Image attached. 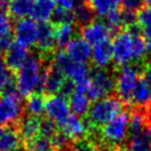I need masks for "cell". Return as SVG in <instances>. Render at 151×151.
I'll list each match as a JSON object with an SVG mask.
<instances>
[{
  "mask_svg": "<svg viewBox=\"0 0 151 151\" xmlns=\"http://www.w3.org/2000/svg\"><path fill=\"white\" fill-rule=\"evenodd\" d=\"M56 4L57 8H61V9L70 10L73 11L77 6H79L82 2L81 0H53Z\"/></svg>",
  "mask_w": 151,
  "mask_h": 151,
  "instance_id": "38",
  "label": "cell"
},
{
  "mask_svg": "<svg viewBox=\"0 0 151 151\" xmlns=\"http://www.w3.org/2000/svg\"><path fill=\"white\" fill-rule=\"evenodd\" d=\"M142 38L146 43L147 51L149 55H151V24L146 28H142Z\"/></svg>",
  "mask_w": 151,
  "mask_h": 151,
  "instance_id": "39",
  "label": "cell"
},
{
  "mask_svg": "<svg viewBox=\"0 0 151 151\" xmlns=\"http://www.w3.org/2000/svg\"><path fill=\"white\" fill-rule=\"evenodd\" d=\"M131 104L137 106L138 108H145L151 104V87L147 85L145 81L140 78L134 92L132 94Z\"/></svg>",
  "mask_w": 151,
  "mask_h": 151,
  "instance_id": "25",
  "label": "cell"
},
{
  "mask_svg": "<svg viewBox=\"0 0 151 151\" xmlns=\"http://www.w3.org/2000/svg\"><path fill=\"white\" fill-rule=\"evenodd\" d=\"M36 0H8L7 11L14 18L21 20L32 17Z\"/></svg>",
  "mask_w": 151,
  "mask_h": 151,
  "instance_id": "18",
  "label": "cell"
},
{
  "mask_svg": "<svg viewBox=\"0 0 151 151\" xmlns=\"http://www.w3.org/2000/svg\"><path fill=\"white\" fill-rule=\"evenodd\" d=\"M29 56L30 53L28 52V49L14 41L10 43L9 47L6 49L4 60L11 70H18L27 61Z\"/></svg>",
  "mask_w": 151,
  "mask_h": 151,
  "instance_id": "14",
  "label": "cell"
},
{
  "mask_svg": "<svg viewBox=\"0 0 151 151\" xmlns=\"http://www.w3.org/2000/svg\"><path fill=\"white\" fill-rule=\"evenodd\" d=\"M137 24L140 28H146L151 24V6L143 7L137 14Z\"/></svg>",
  "mask_w": 151,
  "mask_h": 151,
  "instance_id": "35",
  "label": "cell"
},
{
  "mask_svg": "<svg viewBox=\"0 0 151 151\" xmlns=\"http://www.w3.org/2000/svg\"><path fill=\"white\" fill-rule=\"evenodd\" d=\"M73 18L75 22L79 26L83 27L86 24H90L91 21H93V11L90 8L89 4H83L81 2L79 6H77L73 9Z\"/></svg>",
  "mask_w": 151,
  "mask_h": 151,
  "instance_id": "28",
  "label": "cell"
},
{
  "mask_svg": "<svg viewBox=\"0 0 151 151\" xmlns=\"http://www.w3.org/2000/svg\"><path fill=\"white\" fill-rule=\"evenodd\" d=\"M116 87L114 76L107 69H96L90 73L87 96L90 100L104 99L112 93Z\"/></svg>",
  "mask_w": 151,
  "mask_h": 151,
  "instance_id": "7",
  "label": "cell"
},
{
  "mask_svg": "<svg viewBox=\"0 0 151 151\" xmlns=\"http://www.w3.org/2000/svg\"><path fill=\"white\" fill-rule=\"evenodd\" d=\"M24 145L18 127H2L0 132V151H22Z\"/></svg>",
  "mask_w": 151,
  "mask_h": 151,
  "instance_id": "13",
  "label": "cell"
},
{
  "mask_svg": "<svg viewBox=\"0 0 151 151\" xmlns=\"http://www.w3.org/2000/svg\"><path fill=\"white\" fill-rule=\"evenodd\" d=\"M141 78V72L136 66H127L120 68L114 76L116 87L114 91L122 104H131L132 94Z\"/></svg>",
  "mask_w": 151,
  "mask_h": 151,
  "instance_id": "6",
  "label": "cell"
},
{
  "mask_svg": "<svg viewBox=\"0 0 151 151\" xmlns=\"http://www.w3.org/2000/svg\"><path fill=\"white\" fill-rule=\"evenodd\" d=\"M129 121L130 113L127 110H123L111 121L100 128L101 142L110 149L119 148L129 137Z\"/></svg>",
  "mask_w": 151,
  "mask_h": 151,
  "instance_id": "5",
  "label": "cell"
},
{
  "mask_svg": "<svg viewBox=\"0 0 151 151\" xmlns=\"http://www.w3.org/2000/svg\"><path fill=\"white\" fill-rule=\"evenodd\" d=\"M24 106L21 96L16 89V86L11 87L0 94V126L1 127H18L22 120Z\"/></svg>",
  "mask_w": 151,
  "mask_h": 151,
  "instance_id": "4",
  "label": "cell"
},
{
  "mask_svg": "<svg viewBox=\"0 0 151 151\" xmlns=\"http://www.w3.org/2000/svg\"><path fill=\"white\" fill-rule=\"evenodd\" d=\"M56 46L55 39V28L49 22L39 24L38 31L37 47L42 52H51V50Z\"/></svg>",
  "mask_w": 151,
  "mask_h": 151,
  "instance_id": "19",
  "label": "cell"
},
{
  "mask_svg": "<svg viewBox=\"0 0 151 151\" xmlns=\"http://www.w3.org/2000/svg\"><path fill=\"white\" fill-rule=\"evenodd\" d=\"M24 150L26 151H53V145L51 139L42 136H39L32 141L24 143Z\"/></svg>",
  "mask_w": 151,
  "mask_h": 151,
  "instance_id": "31",
  "label": "cell"
},
{
  "mask_svg": "<svg viewBox=\"0 0 151 151\" xmlns=\"http://www.w3.org/2000/svg\"><path fill=\"white\" fill-rule=\"evenodd\" d=\"M73 151H100V148L96 141L87 140L85 138L73 142Z\"/></svg>",
  "mask_w": 151,
  "mask_h": 151,
  "instance_id": "34",
  "label": "cell"
},
{
  "mask_svg": "<svg viewBox=\"0 0 151 151\" xmlns=\"http://www.w3.org/2000/svg\"><path fill=\"white\" fill-rule=\"evenodd\" d=\"M24 109L30 117H35V118H40L45 113V109H46V99L42 96V93H32L29 96L26 101V106Z\"/></svg>",
  "mask_w": 151,
  "mask_h": 151,
  "instance_id": "26",
  "label": "cell"
},
{
  "mask_svg": "<svg viewBox=\"0 0 151 151\" xmlns=\"http://www.w3.org/2000/svg\"><path fill=\"white\" fill-rule=\"evenodd\" d=\"M12 30H14V24L11 16L7 11V9L0 7V38L10 40Z\"/></svg>",
  "mask_w": 151,
  "mask_h": 151,
  "instance_id": "30",
  "label": "cell"
},
{
  "mask_svg": "<svg viewBox=\"0 0 151 151\" xmlns=\"http://www.w3.org/2000/svg\"><path fill=\"white\" fill-rule=\"evenodd\" d=\"M76 26L73 24H57L55 28L56 45L59 47H66L76 37Z\"/></svg>",
  "mask_w": 151,
  "mask_h": 151,
  "instance_id": "27",
  "label": "cell"
},
{
  "mask_svg": "<svg viewBox=\"0 0 151 151\" xmlns=\"http://www.w3.org/2000/svg\"><path fill=\"white\" fill-rule=\"evenodd\" d=\"M52 19L55 20L56 24H75L73 12L70 10L57 8L55 11V14Z\"/></svg>",
  "mask_w": 151,
  "mask_h": 151,
  "instance_id": "32",
  "label": "cell"
},
{
  "mask_svg": "<svg viewBox=\"0 0 151 151\" xmlns=\"http://www.w3.org/2000/svg\"><path fill=\"white\" fill-rule=\"evenodd\" d=\"M10 43H11V40H6V39L0 38V53L6 51V49L9 47Z\"/></svg>",
  "mask_w": 151,
  "mask_h": 151,
  "instance_id": "41",
  "label": "cell"
},
{
  "mask_svg": "<svg viewBox=\"0 0 151 151\" xmlns=\"http://www.w3.org/2000/svg\"><path fill=\"white\" fill-rule=\"evenodd\" d=\"M57 124L53 123L51 120L46 119V120H41V127H40V136L51 139L57 132Z\"/></svg>",
  "mask_w": 151,
  "mask_h": 151,
  "instance_id": "36",
  "label": "cell"
},
{
  "mask_svg": "<svg viewBox=\"0 0 151 151\" xmlns=\"http://www.w3.org/2000/svg\"><path fill=\"white\" fill-rule=\"evenodd\" d=\"M45 113L47 119L56 123L57 127H61L67 119L71 114L69 100L62 94H52L46 99V109Z\"/></svg>",
  "mask_w": 151,
  "mask_h": 151,
  "instance_id": "8",
  "label": "cell"
},
{
  "mask_svg": "<svg viewBox=\"0 0 151 151\" xmlns=\"http://www.w3.org/2000/svg\"><path fill=\"white\" fill-rule=\"evenodd\" d=\"M66 53L73 61L87 63L89 60H91L92 47L83 38L75 37L66 46Z\"/></svg>",
  "mask_w": 151,
  "mask_h": 151,
  "instance_id": "12",
  "label": "cell"
},
{
  "mask_svg": "<svg viewBox=\"0 0 151 151\" xmlns=\"http://www.w3.org/2000/svg\"><path fill=\"white\" fill-rule=\"evenodd\" d=\"M40 127H41V119L35 117H26L18 124V131L20 137L24 143L32 141L33 139L40 136Z\"/></svg>",
  "mask_w": 151,
  "mask_h": 151,
  "instance_id": "17",
  "label": "cell"
},
{
  "mask_svg": "<svg viewBox=\"0 0 151 151\" xmlns=\"http://www.w3.org/2000/svg\"><path fill=\"white\" fill-rule=\"evenodd\" d=\"M91 61L97 69H107L113 62L112 46L109 40L92 47Z\"/></svg>",
  "mask_w": 151,
  "mask_h": 151,
  "instance_id": "15",
  "label": "cell"
},
{
  "mask_svg": "<svg viewBox=\"0 0 151 151\" xmlns=\"http://www.w3.org/2000/svg\"><path fill=\"white\" fill-rule=\"evenodd\" d=\"M141 78L147 85L149 86V87H151V63L148 65V66L143 69V72L141 73Z\"/></svg>",
  "mask_w": 151,
  "mask_h": 151,
  "instance_id": "40",
  "label": "cell"
},
{
  "mask_svg": "<svg viewBox=\"0 0 151 151\" xmlns=\"http://www.w3.org/2000/svg\"><path fill=\"white\" fill-rule=\"evenodd\" d=\"M146 4V0H121V7L122 10L129 11V12H139L143 8V5Z\"/></svg>",
  "mask_w": 151,
  "mask_h": 151,
  "instance_id": "37",
  "label": "cell"
},
{
  "mask_svg": "<svg viewBox=\"0 0 151 151\" xmlns=\"http://www.w3.org/2000/svg\"><path fill=\"white\" fill-rule=\"evenodd\" d=\"M106 24H108L111 31H117L123 28L122 24V18H121V11H114L112 14L106 17Z\"/></svg>",
  "mask_w": 151,
  "mask_h": 151,
  "instance_id": "33",
  "label": "cell"
},
{
  "mask_svg": "<svg viewBox=\"0 0 151 151\" xmlns=\"http://www.w3.org/2000/svg\"><path fill=\"white\" fill-rule=\"evenodd\" d=\"M108 151H129L128 149H123L121 147H119V148H113V149H110Z\"/></svg>",
  "mask_w": 151,
  "mask_h": 151,
  "instance_id": "42",
  "label": "cell"
},
{
  "mask_svg": "<svg viewBox=\"0 0 151 151\" xmlns=\"http://www.w3.org/2000/svg\"><path fill=\"white\" fill-rule=\"evenodd\" d=\"M111 46L113 62L120 68L142 61L148 53L142 33L137 26L119 31Z\"/></svg>",
  "mask_w": 151,
  "mask_h": 151,
  "instance_id": "1",
  "label": "cell"
},
{
  "mask_svg": "<svg viewBox=\"0 0 151 151\" xmlns=\"http://www.w3.org/2000/svg\"><path fill=\"white\" fill-rule=\"evenodd\" d=\"M150 122L149 114L143 109L138 108L134 111H132L130 113V121H129V137L141 132L147 127V124Z\"/></svg>",
  "mask_w": 151,
  "mask_h": 151,
  "instance_id": "24",
  "label": "cell"
},
{
  "mask_svg": "<svg viewBox=\"0 0 151 151\" xmlns=\"http://www.w3.org/2000/svg\"><path fill=\"white\" fill-rule=\"evenodd\" d=\"M89 129L90 127L87 121L71 113L69 118L60 127V132L70 141L76 142L81 139H85L87 137V133L89 132Z\"/></svg>",
  "mask_w": 151,
  "mask_h": 151,
  "instance_id": "11",
  "label": "cell"
},
{
  "mask_svg": "<svg viewBox=\"0 0 151 151\" xmlns=\"http://www.w3.org/2000/svg\"><path fill=\"white\" fill-rule=\"evenodd\" d=\"M14 87L12 70L7 66L2 58H0V94Z\"/></svg>",
  "mask_w": 151,
  "mask_h": 151,
  "instance_id": "29",
  "label": "cell"
},
{
  "mask_svg": "<svg viewBox=\"0 0 151 151\" xmlns=\"http://www.w3.org/2000/svg\"><path fill=\"white\" fill-rule=\"evenodd\" d=\"M1 2H2V0H0V4H1Z\"/></svg>",
  "mask_w": 151,
  "mask_h": 151,
  "instance_id": "44",
  "label": "cell"
},
{
  "mask_svg": "<svg viewBox=\"0 0 151 151\" xmlns=\"http://www.w3.org/2000/svg\"><path fill=\"white\" fill-rule=\"evenodd\" d=\"M111 30L102 20H93L90 24L81 27V38H83L90 46H97L99 43L108 41Z\"/></svg>",
  "mask_w": 151,
  "mask_h": 151,
  "instance_id": "10",
  "label": "cell"
},
{
  "mask_svg": "<svg viewBox=\"0 0 151 151\" xmlns=\"http://www.w3.org/2000/svg\"><path fill=\"white\" fill-rule=\"evenodd\" d=\"M123 111V104L118 97L109 96L104 99L93 101L87 116V123L90 129L102 127Z\"/></svg>",
  "mask_w": 151,
  "mask_h": 151,
  "instance_id": "3",
  "label": "cell"
},
{
  "mask_svg": "<svg viewBox=\"0 0 151 151\" xmlns=\"http://www.w3.org/2000/svg\"><path fill=\"white\" fill-rule=\"evenodd\" d=\"M46 69L42 59L38 55H31L22 66L17 70L14 77L16 89L21 97L31 96L32 93L42 92L43 77Z\"/></svg>",
  "mask_w": 151,
  "mask_h": 151,
  "instance_id": "2",
  "label": "cell"
},
{
  "mask_svg": "<svg viewBox=\"0 0 151 151\" xmlns=\"http://www.w3.org/2000/svg\"><path fill=\"white\" fill-rule=\"evenodd\" d=\"M146 4L148 6H151V0H146Z\"/></svg>",
  "mask_w": 151,
  "mask_h": 151,
  "instance_id": "43",
  "label": "cell"
},
{
  "mask_svg": "<svg viewBox=\"0 0 151 151\" xmlns=\"http://www.w3.org/2000/svg\"><path fill=\"white\" fill-rule=\"evenodd\" d=\"M89 6L94 16L106 18L118 10L119 6H121V0H89Z\"/></svg>",
  "mask_w": 151,
  "mask_h": 151,
  "instance_id": "23",
  "label": "cell"
},
{
  "mask_svg": "<svg viewBox=\"0 0 151 151\" xmlns=\"http://www.w3.org/2000/svg\"><path fill=\"white\" fill-rule=\"evenodd\" d=\"M65 78L66 77L55 67L50 66L49 68H47L46 72H45V77H43L42 92L45 91L50 96L58 94L61 91L62 86L67 80Z\"/></svg>",
  "mask_w": 151,
  "mask_h": 151,
  "instance_id": "16",
  "label": "cell"
},
{
  "mask_svg": "<svg viewBox=\"0 0 151 151\" xmlns=\"http://www.w3.org/2000/svg\"><path fill=\"white\" fill-rule=\"evenodd\" d=\"M90 99L88 96L83 92L75 91L72 96L69 97V107L72 114L77 117H83L86 116L90 108Z\"/></svg>",
  "mask_w": 151,
  "mask_h": 151,
  "instance_id": "22",
  "label": "cell"
},
{
  "mask_svg": "<svg viewBox=\"0 0 151 151\" xmlns=\"http://www.w3.org/2000/svg\"><path fill=\"white\" fill-rule=\"evenodd\" d=\"M57 6L53 0H36L35 2V9H33L32 19L37 22H48L52 19Z\"/></svg>",
  "mask_w": 151,
  "mask_h": 151,
  "instance_id": "21",
  "label": "cell"
},
{
  "mask_svg": "<svg viewBox=\"0 0 151 151\" xmlns=\"http://www.w3.org/2000/svg\"><path fill=\"white\" fill-rule=\"evenodd\" d=\"M129 151H151V122L147 127L134 136L128 139Z\"/></svg>",
  "mask_w": 151,
  "mask_h": 151,
  "instance_id": "20",
  "label": "cell"
},
{
  "mask_svg": "<svg viewBox=\"0 0 151 151\" xmlns=\"http://www.w3.org/2000/svg\"><path fill=\"white\" fill-rule=\"evenodd\" d=\"M14 36L16 42L22 47L29 48L37 46L39 22L32 18H26L18 20L14 26Z\"/></svg>",
  "mask_w": 151,
  "mask_h": 151,
  "instance_id": "9",
  "label": "cell"
}]
</instances>
